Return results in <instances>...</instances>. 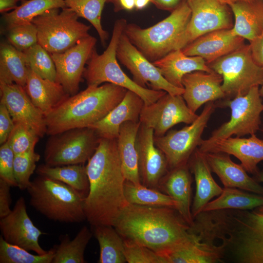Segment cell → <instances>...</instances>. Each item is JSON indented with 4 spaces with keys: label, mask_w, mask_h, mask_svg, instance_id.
Instances as JSON below:
<instances>
[{
    "label": "cell",
    "mask_w": 263,
    "mask_h": 263,
    "mask_svg": "<svg viewBox=\"0 0 263 263\" xmlns=\"http://www.w3.org/2000/svg\"><path fill=\"white\" fill-rule=\"evenodd\" d=\"M107 2L113 4L115 11L120 10L131 11L135 7V0H108Z\"/></svg>",
    "instance_id": "50"
},
{
    "label": "cell",
    "mask_w": 263,
    "mask_h": 263,
    "mask_svg": "<svg viewBox=\"0 0 263 263\" xmlns=\"http://www.w3.org/2000/svg\"><path fill=\"white\" fill-rule=\"evenodd\" d=\"M235 21L233 34L249 40L260 35L263 30V0L239 1L229 5Z\"/></svg>",
    "instance_id": "30"
},
{
    "label": "cell",
    "mask_w": 263,
    "mask_h": 263,
    "mask_svg": "<svg viewBox=\"0 0 263 263\" xmlns=\"http://www.w3.org/2000/svg\"><path fill=\"white\" fill-rule=\"evenodd\" d=\"M27 0H19V1H20L22 2H23L24 1H26Z\"/></svg>",
    "instance_id": "56"
},
{
    "label": "cell",
    "mask_w": 263,
    "mask_h": 263,
    "mask_svg": "<svg viewBox=\"0 0 263 263\" xmlns=\"http://www.w3.org/2000/svg\"><path fill=\"white\" fill-rule=\"evenodd\" d=\"M24 88L33 103L44 115L70 96L59 83L42 78L30 68Z\"/></svg>",
    "instance_id": "28"
},
{
    "label": "cell",
    "mask_w": 263,
    "mask_h": 263,
    "mask_svg": "<svg viewBox=\"0 0 263 263\" xmlns=\"http://www.w3.org/2000/svg\"><path fill=\"white\" fill-rule=\"evenodd\" d=\"M150 2H151V0H135V7L137 10H142Z\"/></svg>",
    "instance_id": "52"
},
{
    "label": "cell",
    "mask_w": 263,
    "mask_h": 263,
    "mask_svg": "<svg viewBox=\"0 0 263 263\" xmlns=\"http://www.w3.org/2000/svg\"><path fill=\"white\" fill-rule=\"evenodd\" d=\"M145 105L142 98L127 90L122 100L103 119L90 127L100 138L116 139L120 126L128 121L138 122Z\"/></svg>",
    "instance_id": "24"
},
{
    "label": "cell",
    "mask_w": 263,
    "mask_h": 263,
    "mask_svg": "<svg viewBox=\"0 0 263 263\" xmlns=\"http://www.w3.org/2000/svg\"><path fill=\"white\" fill-rule=\"evenodd\" d=\"M65 8L63 0H28L15 10L3 14L6 30L15 25L31 22L36 17L53 8Z\"/></svg>",
    "instance_id": "36"
},
{
    "label": "cell",
    "mask_w": 263,
    "mask_h": 263,
    "mask_svg": "<svg viewBox=\"0 0 263 263\" xmlns=\"http://www.w3.org/2000/svg\"><path fill=\"white\" fill-rule=\"evenodd\" d=\"M212 172L219 177L224 188H235L263 196V186L249 176L240 164L234 163L224 152H205Z\"/></svg>",
    "instance_id": "23"
},
{
    "label": "cell",
    "mask_w": 263,
    "mask_h": 263,
    "mask_svg": "<svg viewBox=\"0 0 263 263\" xmlns=\"http://www.w3.org/2000/svg\"><path fill=\"white\" fill-rule=\"evenodd\" d=\"M55 246L44 254H33L29 251L6 242L0 237V263H52Z\"/></svg>",
    "instance_id": "39"
},
{
    "label": "cell",
    "mask_w": 263,
    "mask_h": 263,
    "mask_svg": "<svg viewBox=\"0 0 263 263\" xmlns=\"http://www.w3.org/2000/svg\"><path fill=\"white\" fill-rule=\"evenodd\" d=\"M53 8L36 17L32 22L38 31V43L50 54L64 52L90 35L91 26L78 21L67 7Z\"/></svg>",
    "instance_id": "8"
},
{
    "label": "cell",
    "mask_w": 263,
    "mask_h": 263,
    "mask_svg": "<svg viewBox=\"0 0 263 263\" xmlns=\"http://www.w3.org/2000/svg\"><path fill=\"white\" fill-rule=\"evenodd\" d=\"M15 123L4 104L0 101V144L5 143L13 130Z\"/></svg>",
    "instance_id": "46"
},
{
    "label": "cell",
    "mask_w": 263,
    "mask_h": 263,
    "mask_svg": "<svg viewBox=\"0 0 263 263\" xmlns=\"http://www.w3.org/2000/svg\"><path fill=\"white\" fill-rule=\"evenodd\" d=\"M40 137L31 128L20 123L15 126L6 141L15 154L27 151L35 147Z\"/></svg>",
    "instance_id": "43"
},
{
    "label": "cell",
    "mask_w": 263,
    "mask_h": 263,
    "mask_svg": "<svg viewBox=\"0 0 263 263\" xmlns=\"http://www.w3.org/2000/svg\"><path fill=\"white\" fill-rule=\"evenodd\" d=\"M191 16L180 41L182 49L198 38L210 32L231 29V10L220 0H187Z\"/></svg>",
    "instance_id": "13"
},
{
    "label": "cell",
    "mask_w": 263,
    "mask_h": 263,
    "mask_svg": "<svg viewBox=\"0 0 263 263\" xmlns=\"http://www.w3.org/2000/svg\"><path fill=\"white\" fill-rule=\"evenodd\" d=\"M5 31L7 42L20 51L38 43L37 29L32 22L15 25Z\"/></svg>",
    "instance_id": "42"
},
{
    "label": "cell",
    "mask_w": 263,
    "mask_h": 263,
    "mask_svg": "<svg viewBox=\"0 0 263 263\" xmlns=\"http://www.w3.org/2000/svg\"><path fill=\"white\" fill-rule=\"evenodd\" d=\"M89 189L84 201L86 220L92 226H113L128 205L124 194V175L116 139L100 138L88 161Z\"/></svg>",
    "instance_id": "1"
},
{
    "label": "cell",
    "mask_w": 263,
    "mask_h": 263,
    "mask_svg": "<svg viewBox=\"0 0 263 263\" xmlns=\"http://www.w3.org/2000/svg\"><path fill=\"white\" fill-rule=\"evenodd\" d=\"M262 131H263V129H262Z\"/></svg>",
    "instance_id": "57"
},
{
    "label": "cell",
    "mask_w": 263,
    "mask_h": 263,
    "mask_svg": "<svg viewBox=\"0 0 263 263\" xmlns=\"http://www.w3.org/2000/svg\"><path fill=\"white\" fill-rule=\"evenodd\" d=\"M152 63L169 83L183 89L182 80L185 75L195 71L214 72L204 58L187 56L182 49L172 51Z\"/></svg>",
    "instance_id": "27"
},
{
    "label": "cell",
    "mask_w": 263,
    "mask_h": 263,
    "mask_svg": "<svg viewBox=\"0 0 263 263\" xmlns=\"http://www.w3.org/2000/svg\"><path fill=\"white\" fill-rule=\"evenodd\" d=\"M188 164L191 172L194 175L196 185L191 209L194 219L212 199L221 194L223 188L213 178L205 153L198 148L192 153Z\"/></svg>",
    "instance_id": "25"
},
{
    "label": "cell",
    "mask_w": 263,
    "mask_h": 263,
    "mask_svg": "<svg viewBox=\"0 0 263 263\" xmlns=\"http://www.w3.org/2000/svg\"><path fill=\"white\" fill-rule=\"evenodd\" d=\"M191 16L187 0L169 16L152 26L142 28L134 23L127 24L124 33L132 43L153 62L178 46Z\"/></svg>",
    "instance_id": "5"
},
{
    "label": "cell",
    "mask_w": 263,
    "mask_h": 263,
    "mask_svg": "<svg viewBox=\"0 0 263 263\" xmlns=\"http://www.w3.org/2000/svg\"><path fill=\"white\" fill-rule=\"evenodd\" d=\"M184 0H151V2L158 8L171 11L176 9Z\"/></svg>",
    "instance_id": "49"
},
{
    "label": "cell",
    "mask_w": 263,
    "mask_h": 263,
    "mask_svg": "<svg viewBox=\"0 0 263 263\" xmlns=\"http://www.w3.org/2000/svg\"><path fill=\"white\" fill-rule=\"evenodd\" d=\"M29 68L23 52L7 41L0 45V84L15 83L25 87Z\"/></svg>",
    "instance_id": "31"
},
{
    "label": "cell",
    "mask_w": 263,
    "mask_h": 263,
    "mask_svg": "<svg viewBox=\"0 0 263 263\" xmlns=\"http://www.w3.org/2000/svg\"><path fill=\"white\" fill-rule=\"evenodd\" d=\"M117 59L132 73L133 80L139 86L157 91H164L172 95H182L184 89L169 83L152 62L133 45L124 32L116 50Z\"/></svg>",
    "instance_id": "15"
},
{
    "label": "cell",
    "mask_w": 263,
    "mask_h": 263,
    "mask_svg": "<svg viewBox=\"0 0 263 263\" xmlns=\"http://www.w3.org/2000/svg\"><path fill=\"white\" fill-rule=\"evenodd\" d=\"M249 45L254 60L263 67V30L259 36L250 42Z\"/></svg>",
    "instance_id": "48"
},
{
    "label": "cell",
    "mask_w": 263,
    "mask_h": 263,
    "mask_svg": "<svg viewBox=\"0 0 263 263\" xmlns=\"http://www.w3.org/2000/svg\"><path fill=\"white\" fill-rule=\"evenodd\" d=\"M127 90L110 83L88 86L45 115L46 134L52 135L72 129L90 127L116 106Z\"/></svg>",
    "instance_id": "3"
},
{
    "label": "cell",
    "mask_w": 263,
    "mask_h": 263,
    "mask_svg": "<svg viewBox=\"0 0 263 263\" xmlns=\"http://www.w3.org/2000/svg\"><path fill=\"white\" fill-rule=\"evenodd\" d=\"M199 149L204 152H224L234 156L259 182L261 171L258 165L263 160V140L255 134L248 138L231 136L212 141L203 140Z\"/></svg>",
    "instance_id": "19"
},
{
    "label": "cell",
    "mask_w": 263,
    "mask_h": 263,
    "mask_svg": "<svg viewBox=\"0 0 263 263\" xmlns=\"http://www.w3.org/2000/svg\"><path fill=\"white\" fill-rule=\"evenodd\" d=\"M153 130L141 124L136 139L138 170L142 184L157 189L169 170L166 157L154 143Z\"/></svg>",
    "instance_id": "18"
},
{
    "label": "cell",
    "mask_w": 263,
    "mask_h": 263,
    "mask_svg": "<svg viewBox=\"0 0 263 263\" xmlns=\"http://www.w3.org/2000/svg\"><path fill=\"white\" fill-rule=\"evenodd\" d=\"M222 82V75L215 72H192L182 78V96L188 107L195 113L202 105L225 97Z\"/></svg>",
    "instance_id": "21"
},
{
    "label": "cell",
    "mask_w": 263,
    "mask_h": 263,
    "mask_svg": "<svg viewBox=\"0 0 263 263\" xmlns=\"http://www.w3.org/2000/svg\"><path fill=\"white\" fill-rule=\"evenodd\" d=\"M188 164L169 169L159 188L177 203V210L191 226L194 224L191 213L192 179Z\"/></svg>",
    "instance_id": "26"
},
{
    "label": "cell",
    "mask_w": 263,
    "mask_h": 263,
    "mask_svg": "<svg viewBox=\"0 0 263 263\" xmlns=\"http://www.w3.org/2000/svg\"><path fill=\"white\" fill-rule=\"evenodd\" d=\"M207 65L222 75V89L229 98L244 95L253 87L263 85V67L254 60L249 44Z\"/></svg>",
    "instance_id": "9"
},
{
    "label": "cell",
    "mask_w": 263,
    "mask_h": 263,
    "mask_svg": "<svg viewBox=\"0 0 263 263\" xmlns=\"http://www.w3.org/2000/svg\"><path fill=\"white\" fill-rule=\"evenodd\" d=\"M65 7L70 9L78 17L89 21L97 31L103 45L109 37L108 33L101 24L102 12L108 0H63Z\"/></svg>",
    "instance_id": "38"
},
{
    "label": "cell",
    "mask_w": 263,
    "mask_h": 263,
    "mask_svg": "<svg viewBox=\"0 0 263 263\" xmlns=\"http://www.w3.org/2000/svg\"><path fill=\"white\" fill-rule=\"evenodd\" d=\"M124 242L125 256L128 263H167L164 256L153 250L127 240L124 239Z\"/></svg>",
    "instance_id": "44"
},
{
    "label": "cell",
    "mask_w": 263,
    "mask_h": 263,
    "mask_svg": "<svg viewBox=\"0 0 263 263\" xmlns=\"http://www.w3.org/2000/svg\"><path fill=\"white\" fill-rule=\"evenodd\" d=\"M259 182H263V171L261 172ZM257 212L263 214V206L254 209Z\"/></svg>",
    "instance_id": "54"
},
{
    "label": "cell",
    "mask_w": 263,
    "mask_h": 263,
    "mask_svg": "<svg viewBox=\"0 0 263 263\" xmlns=\"http://www.w3.org/2000/svg\"><path fill=\"white\" fill-rule=\"evenodd\" d=\"M222 3L227 4L228 6L239 1H254L258 0H220Z\"/></svg>",
    "instance_id": "53"
},
{
    "label": "cell",
    "mask_w": 263,
    "mask_h": 263,
    "mask_svg": "<svg viewBox=\"0 0 263 263\" xmlns=\"http://www.w3.org/2000/svg\"><path fill=\"white\" fill-rule=\"evenodd\" d=\"M223 104L230 108V118L214 130L207 140L226 138L233 135H251L260 129L263 104L259 87H253L246 94L227 100Z\"/></svg>",
    "instance_id": "12"
},
{
    "label": "cell",
    "mask_w": 263,
    "mask_h": 263,
    "mask_svg": "<svg viewBox=\"0 0 263 263\" xmlns=\"http://www.w3.org/2000/svg\"><path fill=\"white\" fill-rule=\"evenodd\" d=\"M92 231L83 226L73 240L68 234L62 236L60 244L55 245V254L52 263H85L84 254L92 237Z\"/></svg>",
    "instance_id": "35"
},
{
    "label": "cell",
    "mask_w": 263,
    "mask_h": 263,
    "mask_svg": "<svg viewBox=\"0 0 263 263\" xmlns=\"http://www.w3.org/2000/svg\"><path fill=\"white\" fill-rule=\"evenodd\" d=\"M26 190L30 205L49 220L77 223L86 219L85 196L63 183L38 175Z\"/></svg>",
    "instance_id": "6"
},
{
    "label": "cell",
    "mask_w": 263,
    "mask_h": 263,
    "mask_svg": "<svg viewBox=\"0 0 263 263\" xmlns=\"http://www.w3.org/2000/svg\"><path fill=\"white\" fill-rule=\"evenodd\" d=\"M124 194L129 204L153 207H167L177 209L176 202L169 195L157 189L147 187L142 184L135 185L126 181Z\"/></svg>",
    "instance_id": "37"
},
{
    "label": "cell",
    "mask_w": 263,
    "mask_h": 263,
    "mask_svg": "<svg viewBox=\"0 0 263 263\" xmlns=\"http://www.w3.org/2000/svg\"><path fill=\"white\" fill-rule=\"evenodd\" d=\"M259 92L261 97H263V85L261 86V88L259 89Z\"/></svg>",
    "instance_id": "55"
},
{
    "label": "cell",
    "mask_w": 263,
    "mask_h": 263,
    "mask_svg": "<svg viewBox=\"0 0 263 263\" xmlns=\"http://www.w3.org/2000/svg\"><path fill=\"white\" fill-rule=\"evenodd\" d=\"M125 19L117 20L114 23L112 36L106 49L98 54L95 48L87 63L83 77L88 86H98L110 83L134 92L148 105L157 101L166 92L141 87L131 79L120 67L116 56V50L120 37L127 24Z\"/></svg>",
    "instance_id": "7"
},
{
    "label": "cell",
    "mask_w": 263,
    "mask_h": 263,
    "mask_svg": "<svg viewBox=\"0 0 263 263\" xmlns=\"http://www.w3.org/2000/svg\"><path fill=\"white\" fill-rule=\"evenodd\" d=\"M44 152L49 166L83 164L95 152L100 137L91 127L77 128L50 135Z\"/></svg>",
    "instance_id": "10"
},
{
    "label": "cell",
    "mask_w": 263,
    "mask_h": 263,
    "mask_svg": "<svg viewBox=\"0 0 263 263\" xmlns=\"http://www.w3.org/2000/svg\"><path fill=\"white\" fill-rule=\"evenodd\" d=\"M140 125V121L125 122L120 126L116 138L119 156L126 180L135 185L142 184L136 147V139Z\"/></svg>",
    "instance_id": "29"
},
{
    "label": "cell",
    "mask_w": 263,
    "mask_h": 263,
    "mask_svg": "<svg viewBox=\"0 0 263 263\" xmlns=\"http://www.w3.org/2000/svg\"><path fill=\"white\" fill-rule=\"evenodd\" d=\"M217 228L226 261L263 263V214L255 209H224Z\"/></svg>",
    "instance_id": "4"
},
{
    "label": "cell",
    "mask_w": 263,
    "mask_h": 263,
    "mask_svg": "<svg viewBox=\"0 0 263 263\" xmlns=\"http://www.w3.org/2000/svg\"><path fill=\"white\" fill-rule=\"evenodd\" d=\"M0 102L8 109L15 123L32 129L40 137L47 132L45 115L32 102L24 87L18 84H0Z\"/></svg>",
    "instance_id": "20"
},
{
    "label": "cell",
    "mask_w": 263,
    "mask_h": 263,
    "mask_svg": "<svg viewBox=\"0 0 263 263\" xmlns=\"http://www.w3.org/2000/svg\"><path fill=\"white\" fill-rule=\"evenodd\" d=\"M215 107L214 102H207L197 118L189 126L170 131L162 136H154V143L165 155L169 169L188 164L201 144L202 134Z\"/></svg>",
    "instance_id": "11"
},
{
    "label": "cell",
    "mask_w": 263,
    "mask_h": 263,
    "mask_svg": "<svg viewBox=\"0 0 263 263\" xmlns=\"http://www.w3.org/2000/svg\"><path fill=\"white\" fill-rule=\"evenodd\" d=\"M113 227L124 239L146 246L164 257L188 241L195 233L193 227L174 208L129 203Z\"/></svg>",
    "instance_id": "2"
},
{
    "label": "cell",
    "mask_w": 263,
    "mask_h": 263,
    "mask_svg": "<svg viewBox=\"0 0 263 263\" xmlns=\"http://www.w3.org/2000/svg\"><path fill=\"white\" fill-rule=\"evenodd\" d=\"M12 187L4 180L0 179V218L10 213L12 198L10 188Z\"/></svg>",
    "instance_id": "47"
},
{
    "label": "cell",
    "mask_w": 263,
    "mask_h": 263,
    "mask_svg": "<svg viewBox=\"0 0 263 263\" xmlns=\"http://www.w3.org/2000/svg\"><path fill=\"white\" fill-rule=\"evenodd\" d=\"M39 176L63 183L79 192L85 197L89 189V181L86 166L83 164L49 166H38L36 170Z\"/></svg>",
    "instance_id": "32"
},
{
    "label": "cell",
    "mask_w": 263,
    "mask_h": 263,
    "mask_svg": "<svg viewBox=\"0 0 263 263\" xmlns=\"http://www.w3.org/2000/svg\"><path fill=\"white\" fill-rule=\"evenodd\" d=\"M244 40L231 29H220L200 36L182 51L187 56H200L209 64L243 46Z\"/></svg>",
    "instance_id": "22"
},
{
    "label": "cell",
    "mask_w": 263,
    "mask_h": 263,
    "mask_svg": "<svg viewBox=\"0 0 263 263\" xmlns=\"http://www.w3.org/2000/svg\"><path fill=\"white\" fill-rule=\"evenodd\" d=\"M15 153L6 142L0 147V179L8 183L12 187H17L14 175Z\"/></svg>",
    "instance_id": "45"
},
{
    "label": "cell",
    "mask_w": 263,
    "mask_h": 263,
    "mask_svg": "<svg viewBox=\"0 0 263 263\" xmlns=\"http://www.w3.org/2000/svg\"><path fill=\"white\" fill-rule=\"evenodd\" d=\"M1 236L9 244L31 251L38 254H44L48 251L39 244V238L46 234L33 224L27 211L25 199L20 197L11 211L0 218Z\"/></svg>",
    "instance_id": "17"
},
{
    "label": "cell",
    "mask_w": 263,
    "mask_h": 263,
    "mask_svg": "<svg viewBox=\"0 0 263 263\" xmlns=\"http://www.w3.org/2000/svg\"><path fill=\"white\" fill-rule=\"evenodd\" d=\"M263 206L262 195L238 188H224L218 198L209 202L202 212L226 209L252 210Z\"/></svg>",
    "instance_id": "33"
},
{
    "label": "cell",
    "mask_w": 263,
    "mask_h": 263,
    "mask_svg": "<svg viewBox=\"0 0 263 263\" xmlns=\"http://www.w3.org/2000/svg\"><path fill=\"white\" fill-rule=\"evenodd\" d=\"M23 52L29 68L42 78L56 81V66L48 52L37 43Z\"/></svg>",
    "instance_id": "40"
},
{
    "label": "cell",
    "mask_w": 263,
    "mask_h": 263,
    "mask_svg": "<svg viewBox=\"0 0 263 263\" xmlns=\"http://www.w3.org/2000/svg\"><path fill=\"white\" fill-rule=\"evenodd\" d=\"M94 227V234L99 246V263H125L124 239L111 225H99Z\"/></svg>",
    "instance_id": "34"
},
{
    "label": "cell",
    "mask_w": 263,
    "mask_h": 263,
    "mask_svg": "<svg viewBox=\"0 0 263 263\" xmlns=\"http://www.w3.org/2000/svg\"><path fill=\"white\" fill-rule=\"evenodd\" d=\"M198 115L188 107L182 95L166 93L155 102L144 105L139 121L141 125L153 129L154 136L160 137L176 124H191Z\"/></svg>",
    "instance_id": "14"
},
{
    "label": "cell",
    "mask_w": 263,
    "mask_h": 263,
    "mask_svg": "<svg viewBox=\"0 0 263 263\" xmlns=\"http://www.w3.org/2000/svg\"><path fill=\"white\" fill-rule=\"evenodd\" d=\"M97 39L91 35L64 52L50 54L56 70V81L70 96L78 93L85 66L95 48Z\"/></svg>",
    "instance_id": "16"
},
{
    "label": "cell",
    "mask_w": 263,
    "mask_h": 263,
    "mask_svg": "<svg viewBox=\"0 0 263 263\" xmlns=\"http://www.w3.org/2000/svg\"><path fill=\"white\" fill-rule=\"evenodd\" d=\"M19 0H0V12L2 14L11 10H15L18 6Z\"/></svg>",
    "instance_id": "51"
},
{
    "label": "cell",
    "mask_w": 263,
    "mask_h": 263,
    "mask_svg": "<svg viewBox=\"0 0 263 263\" xmlns=\"http://www.w3.org/2000/svg\"><path fill=\"white\" fill-rule=\"evenodd\" d=\"M40 159V155L35 149L15 154L14 175L17 187L21 190L27 189L30 184V178L36 170V163Z\"/></svg>",
    "instance_id": "41"
}]
</instances>
